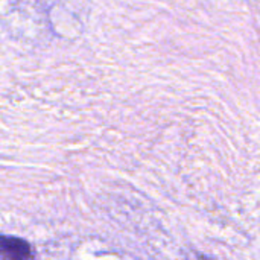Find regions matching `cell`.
<instances>
[{
    "label": "cell",
    "mask_w": 260,
    "mask_h": 260,
    "mask_svg": "<svg viewBox=\"0 0 260 260\" xmlns=\"http://www.w3.org/2000/svg\"><path fill=\"white\" fill-rule=\"evenodd\" d=\"M2 259L30 260V247L27 242L17 238H2Z\"/></svg>",
    "instance_id": "obj_1"
}]
</instances>
